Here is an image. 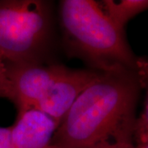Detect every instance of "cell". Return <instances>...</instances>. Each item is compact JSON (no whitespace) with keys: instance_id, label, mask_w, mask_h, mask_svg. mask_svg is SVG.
<instances>
[{"instance_id":"cell-1","label":"cell","mask_w":148,"mask_h":148,"mask_svg":"<svg viewBox=\"0 0 148 148\" xmlns=\"http://www.w3.org/2000/svg\"><path fill=\"white\" fill-rule=\"evenodd\" d=\"M141 86L135 70L116 68L99 75L58 125L51 148H96L132 143Z\"/></svg>"},{"instance_id":"cell-2","label":"cell","mask_w":148,"mask_h":148,"mask_svg":"<svg viewBox=\"0 0 148 148\" xmlns=\"http://www.w3.org/2000/svg\"><path fill=\"white\" fill-rule=\"evenodd\" d=\"M58 18L68 55L82 59L98 72L116 68L135 70L137 56L124 30L106 16L98 1H60Z\"/></svg>"},{"instance_id":"cell-3","label":"cell","mask_w":148,"mask_h":148,"mask_svg":"<svg viewBox=\"0 0 148 148\" xmlns=\"http://www.w3.org/2000/svg\"><path fill=\"white\" fill-rule=\"evenodd\" d=\"M53 27L50 2L0 0V58L5 64H45Z\"/></svg>"},{"instance_id":"cell-4","label":"cell","mask_w":148,"mask_h":148,"mask_svg":"<svg viewBox=\"0 0 148 148\" xmlns=\"http://www.w3.org/2000/svg\"><path fill=\"white\" fill-rule=\"evenodd\" d=\"M11 86L9 101L14 104L17 113L34 109L67 70L58 64H5Z\"/></svg>"},{"instance_id":"cell-5","label":"cell","mask_w":148,"mask_h":148,"mask_svg":"<svg viewBox=\"0 0 148 148\" xmlns=\"http://www.w3.org/2000/svg\"><path fill=\"white\" fill-rule=\"evenodd\" d=\"M100 72L92 69H67L54 82L34 109L44 113L58 125L82 91Z\"/></svg>"},{"instance_id":"cell-6","label":"cell","mask_w":148,"mask_h":148,"mask_svg":"<svg viewBox=\"0 0 148 148\" xmlns=\"http://www.w3.org/2000/svg\"><path fill=\"white\" fill-rule=\"evenodd\" d=\"M58 124L44 113L29 109L17 113L11 126L16 148H51V142Z\"/></svg>"},{"instance_id":"cell-7","label":"cell","mask_w":148,"mask_h":148,"mask_svg":"<svg viewBox=\"0 0 148 148\" xmlns=\"http://www.w3.org/2000/svg\"><path fill=\"white\" fill-rule=\"evenodd\" d=\"M98 2L106 16L123 30L132 18L148 10V0H104Z\"/></svg>"},{"instance_id":"cell-8","label":"cell","mask_w":148,"mask_h":148,"mask_svg":"<svg viewBox=\"0 0 148 148\" xmlns=\"http://www.w3.org/2000/svg\"><path fill=\"white\" fill-rule=\"evenodd\" d=\"M135 72L141 89L146 91L144 107L141 114L137 117L133 132V143L140 147L148 142V56L137 57Z\"/></svg>"},{"instance_id":"cell-9","label":"cell","mask_w":148,"mask_h":148,"mask_svg":"<svg viewBox=\"0 0 148 148\" xmlns=\"http://www.w3.org/2000/svg\"><path fill=\"white\" fill-rule=\"evenodd\" d=\"M11 86L7 76L5 64L0 58V98L10 100Z\"/></svg>"},{"instance_id":"cell-10","label":"cell","mask_w":148,"mask_h":148,"mask_svg":"<svg viewBox=\"0 0 148 148\" xmlns=\"http://www.w3.org/2000/svg\"><path fill=\"white\" fill-rule=\"evenodd\" d=\"M0 148H16L10 127H0Z\"/></svg>"},{"instance_id":"cell-11","label":"cell","mask_w":148,"mask_h":148,"mask_svg":"<svg viewBox=\"0 0 148 148\" xmlns=\"http://www.w3.org/2000/svg\"><path fill=\"white\" fill-rule=\"evenodd\" d=\"M96 148H138L132 143H109Z\"/></svg>"},{"instance_id":"cell-12","label":"cell","mask_w":148,"mask_h":148,"mask_svg":"<svg viewBox=\"0 0 148 148\" xmlns=\"http://www.w3.org/2000/svg\"><path fill=\"white\" fill-rule=\"evenodd\" d=\"M138 148H148V142L147 143H146L145 144H143L142 146H140V147H138Z\"/></svg>"}]
</instances>
